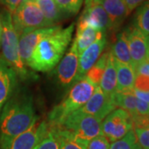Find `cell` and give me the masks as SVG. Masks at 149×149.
Masks as SVG:
<instances>
[{
	"mask_svg": "<svg viewBox=\"0 0 149 149\" xmlns=\"http://www.w3.org/2000/svg\"><path fill=\"white\" fill-rule=\"evenodd\" d=\"M35 115L32 95L27 91H15L0 113V149H7L11 143L30 128Z\"/></svg>",
	"mask_w": 149,
	"mask_h": 149,
	"instance_id": "1",
	"label": "cell"
},
{
	"mask_svg": "<svg viewBox=\"0 0 149 149\" xmlns=\"http://www.w3.org/2000/svg\"><path fill=\"white\" fill-rule=\"evenodd\" d=\"M74 30V23L59 28L41 40L35 47L27 66L39 72L51 71L64 56Z\"/></svg>",
	"mask_w": 149,
	"mask_h": 149,
	"instance_id": "2",
	"label": "cell"
},
{
	"mask_svg": "<svg viewBox=\"0 0 149 149\" xmlns=\"http://www.w3.org/2000/svg\"><path fill=\"white\" fill-rule=\"evenodd\" d=\"M97 87L87 78L76 82L65 95L60 104L54 107L48 113L47 122L50 128H59L65 119L86 104Z\"/></svg>",
	"mask_w": 149,
	"mask_h": 149,
	"instance_id": "3",
	"label": "cell"
},
{
	"mask_svg": "<svg viewBox=\"0 0 149 149\" xmlns=\"http://www.w3.org/2000/svg\"><path fill=\"white\" fill-rule=\"evenodd\" d=\"M3 33L1 40L2 56L6 62L16 71L19 80L27 81L35 76L31 74L23 64L19 53V35L16 31L13 22V17L10 12L5 9L0 13Z\"/></svg>",
	"mask_w": 149,
	"mask_h": 149,
	"instance_id": "4",
	"label": "cell"
},
{
	"mask_svg": "<svg viewBox=\"0 0 149 149\" xmlns=\"http://www.w3.org/2000/svg\"><path fill=\"white\" fill-rule=\"evenodd\" d=\"M101 125L102 121L97 118L75 111L65 119L62 125L54 128L79 143L88 145L92 139L102 135Z\"/></svg>",
	"mask_w": 149,
	"mask_h": 149,
	"instance_id": "5",
	"label": "cell"
},
{
	"mask_svg": "<svg viewBox=\"0 0 149 149\" xmlns=\"http://www.w3.org/2000/svg\"><path fill=\"white\" fill-rule=\"evenodd\" d=\"M12 17L13 26L19 37L37 29L53 27L47 21L34 0H23Z\"/></svg>",
	"mask_w": 149,
	"mask_h": 149,
	"instance_id": "6",
	"label": "cell"
},
{
	"mask_svg": "<svg viewBox=\"0 0 149 149\" xmlns=\"http://www.w3.org/2000/svg\"><path fill=\"white\" fill-rule=\"evenodd\" d=\"M79 53L72 43L68 52L65 54L52 73L55 83L61 91L68 92L74 85V80L78 70Z\"/></svg>",
	"mask_w": 149,
	"mask_h": 149,
	"instance_id": "7",
	"label": "cell"
},
{
	"mask_svg": "<svg viewBox=\"0 0 149 149\" xmlns=\"http://www.w3.org/2000/svg\"><path fill=\"white\" fill-rule=\"evenodd\" d=\"M132 129L133 118L122 109H114L102 121V135L110 143L123 139Z\"/></svg>",
	"mask_w": 149,
	"mask_h": 149,
	"instance_id": "8",
	"label": "cell"
},
{
	"mask_svg": "<svg viewBox=\"0 0 149 149\" xmlns=\"http://www.w3.org/2000/svg\"><path fill=\"white\" fill-rule=\"evenodd\" d=\"M77 24L88 26L102 32H107L110 30V22L102 4L92 0H85V8Z\"/></svg>",
	"mask_w": 149,
	"mask_h": 149,
	"instance_id": "9",
	"label": "cell"
},
{
	"mask_svg": "<svg viewBox=\"0 0 149 149\" xmlns=\"http://www.w3.org/2000/svg\"><path fill=\"white\" fill-rule=\"evenodd\" d=\"M49 125L46 120L41 121L36 116L30 128L14 139L7 149H33L47 134Z\"/></svg>",
	"mask_w": 149,
	"mask_h": 149,
	"instance_id": "10",
	"label": "cell"
},
{
	"mask_svg": "<svg viewBox=\"0 0 149 149\" xmlns=\"http://www.w3.org/2000/svg\"><path fill=\"white\" fill-rule=\"evenodd\" d=\"M116 109L112 96L105 95L100 86H97L91 99L77 111L90 114L103 121L108 114Z\"/></svg>",
	"mask_w": 149,
	"mask_h": 149,
	"instance_id": "11",
	"label": "cell"
},
{
	"mask_svg": "<svg viewBox=\"0 0 149 149\" xmlns=\"http://www.w3.org/2000/svg\"><path fill=\"white\" fill-rule=\"evenodd\" d=\"M127 37L130 56L133 68L148 58L149 36L145 35L136 27H129L124 30Z\"/></svg>",
	"mask_w": 149,
	"mask_h": 149,
	"instance_id": "12",
	"label": "cell"
},
{
	"mask_svg": "<svg viewBox=\"0 0 149 149\" xmlns=\"http://www.w3.org/2000/svg\"><path fill=\"white\" fill-rule=\"evenodd\" d=\"M107 45L106 35L97 39L88 48L79 56V64L77 74L74 78V85L85 77L87 71L95 64L96 61L101 56L103 52Z\"/></svg>",
	"mask_w": 149,
	"mask_h": 149,
	"instance_id": "13",
	"label": "cell"
},
{
	"mask_svg": "<svg viewBox=\"0 0 149 149\" xmlns=\"http://www.w3.org/2000/svg\"><path fill=\"white\" fill-rule=\"evenodd\" d=\"M61 27L60 25H56L53 27L40 28L34 30L32 32L22 34L19 37L18 44H19V53L23 64L27 66L34 49L41 40H42L44 37H47L49 34H52L54 32H56Z\"/></svg>",
	"mask_w": 149,
	"mask_h": 149,
	"instance_id": "14",
	"label": "cell"
},
{
	"mask_svg": "<svg viewBox=\"0 0 149 149\" xmlns=\"http://www.w3.org/2000/svg\"><path fill=\"white\" fill-rule=\"evenodd\" d=\"M18 76L16 71L0 58V113L5 104L8 101L18 85Z\"/></svg>",
	"mask_w": 149,
	"mask_h": 149,
	"instance_id": "15",
	"label": "cell"
},
{
	"mask_svg": "<svg viewBox=\"0 0 149 149\" xmlns=\"http://www.w3.org/2000/svg\"><path fill=\"white\" fill-rule=\"evenodd\" d=\"M104 9L110 22V30L117 31L128 15V8L124 0H103Z\"/></svg>",
	"mask_w": 149,
	"mask_h": 149,
	"instance_id": "16",
	"label": "cell"
},
{
	"mask_svg": "<svg viewBox=\"0 0 149 149\" xmlns=\"http://www.w3.org/2000/svg\"><path fill=\"white\" fill-rule=\"evenodd\" d=\"M114 64L117 73L116 92L132 93L134 89L135 70L132 65L120 62L114 59Z\"/></svg>",
	"mask_w": 149,
	"mask_h": 149,
	"instance_id": "17",
	"label": "cell"
},
{
	"mask_svg": "<svg viewBox=\"0 0 149 149\" xmlns=\"http://www.w3.org/2000/svg\"><path fill=\"white\" fill-rule=\"evenodd\" d=\"M104 35H106V32L97 31L88 26L77 24L75 37L72 43L75 46L79 55H80L86 48L89 47L92 43Z\"/></svg>",
	"mask_w": 149,
	"mask_h": 149,
	"instance_id": "18",
	"label": "cell"
},
{
	"mask_svg": "<svg viewBox=\"0 0 149 149\" xmlns=\"http://www.w3.org/2000/svg\"><path fill=\"white\" fill-rule=\"evenodd\" d=\"M99 86L107 95L112 96L116 92L117 73H116V67L114 64V57L113 56L110 50L109 51L106 66L103 73Z\"/></svg>",
	"mask_w": 149,
	"mask_h": 149,
	"instance_id": "19",
	"label": "cell"
},
{
	"mask_svg": "<svg viewBox=\"0 0 149 149\" xmlns=\"http://www.w3.org/2000/svg\"><path fill=\"white\" fill-rule=\"evenodd\" d=\"M133 130L142 149H149V116L133 118Z\"/></svg>",
	"mask_w": 149,
	"mask_h": 149,
	"instance_id": "20",
	"label": "cell"
},
{
	"mask_svg": "<svg viewBox=\"0 0 149 149\" xmlns=\"http://www.w3.org/2000/svg\"><path fill=\"white\" fill-rule=\"evenodd\" d=\"M42 12L47 21L52 25L56 26L66 17L60 10L55 0H34Z\"/></svg>",
	"mask_w": 149,
	"mask_h": 149,
	"instance_id": "21",
	"label": "cell"
},
{
	"mask_svg": "<svg viewBox=\"0 0 149 149\" xmlns=\"http://www.w3.org/2000/svg\"><path fill=\"white\" fill-rule=\"evenodd\" d=\"M110 52L115 60L133 65L125 31H123L118 34L116 41L112 46Z\"/></svg>",
	"mask_w": 149,
	"mask_h": 149,
	"instance_id": "22",
	"label": "cell"
},
{
	"mask_svg": "<svg viewBox=\"0 0 149 149\" xmlns=\"http://www.w3.org/2000/svg\"><path fill=\"white\" fill-rule=\"evenodd\" d=\"M112 99L115 106L119 107L120 109L128 112L132 118L138 116L136 111L137 98L133 95V93L115 92L112 95Z\"/></svg>",
	"mask_w": 149,
	"mask_h": 149,
	"instance_id": "23",
	"label": "cell"
},
{
	"mask_svg": "<svg viewBox=\"0 0 149 149\" xmlns=\"http://www.w3.org/2000/svg\"><path fill=\"white\" fill-rule=\"evenodd\" d=\"M108 56H109V51L102 54L101 56L96 61L95 64L87 71V73L85 75V78H87L91 83H93L96 86L100 85L102 75L106 66Z\"/></svg>",
	"mask_w": 149,
	"mask_h": 149,
	"instance_id": "24",
	"label": "cell"
},
{
	"mask_svg": "<svg viewBox=\"0 0 149 149\" xmlns=\"http://www.w3.org/2000/svg\"><path fill=\"white\" fill-rule=\"evenodd\" d=\"M134 27L149 36V0L139 7L135 15Z\"/></svg>",
	"mask_w": 149,
	"mask_h": 149,
	"instance_id": "25",
	"label": "cell"
},
{
	"mask_svg": "<svg viewBox=\"0 0 149 149\" xmlns=\"http://www.w3.org/2000/svg\"><path fill=\"white\" fill-rule=\"evenodd\" d=\"M33 149H60V137L56 129L49 127L47 134Z\"/></svg>",
	"mask_w": 149,
	"mask_h": 149,
	"instance_id": "26",
	"label": "cell"
},
{
	"mask_svg": "<svg viewBox=\"0 0 149 149\" xmlns=\"http://www.w3.org/2000/svg\"><path fill=\"white\" fill-rule=\"evenodd\" d=\"M85 0H55L60 10L66 17L76 15Z\"/></svg>",
	"mask_w": 149,
	"mask_h": 149,
	"instance_id": "27",
	"label": "cell"
},
{
	"mask_svg": "<svg viewBox=\"0 0 149 149\" xmlns=\"http://www.w3.org/2000/svg\"><path fill=\"white\" fill-rule=\"evenodd\" d=\"M109 149H142L132 129L123 139L110 144Z\"/></svg>",
	"mask_w": 149,
	"mask_h": 149,
	"instance_id": "28",
	"label": "cell"
},
{
	"mask_svg": "<svg viewBox=\"0 0 149 149\" xmlns=\"http://www.w3.org/2000/svg\"><path fill=\"white\" fill-rule=\"evenodd\" d=\"M57 133L60 137V149H87V145L79 143L59 131Z\"/></svg>",
	"mask_w": 149,
	"mask_h": 149,
	"instance_id": "29",
	"label": "cell"
},
{
	"mask_svg": "<svg viewBox=\"0 0 149 149\" xmlns=\"http://www.w3.org/2000/svg\"><path fill=\"white\" fill-rule=\"evenodd\" d=\"M109 147L110 142L104 135H100L88 143L87 149H109Z\"/></svg>",
	"mask_w": 149,
	"mask_h": 149,
	"instance_id": "30",
	"label": "cell"
},
{
	"mask_svg": "<svg viewBox=\"0 0 149 149\" xmlns=\"http://www.w3.org/2000/svg\"><path fill=\"white\" fill-rule=\"evenodd\" d=\"M134 89L143 92L149 91V77L143 74H136L134 80Z\"/></svg>",
	"mask_w": 149,
	"mask_h": 149,
	"instance_id": "31",
	"label": "cell"
},
{
	"mask_svg": "<svg viewBox=\"0 0 149 149\" xmlns=\"http://www.w3.org/2000/svg\"><path fill=\"white\" fill-rule=\"evenodd\" d=\"M136 111L138 115L149 116V104L139 100L137 99L136 102Z\"/></svg>",
	"mask_w": 149,
	"mask_h": 149,
	"instance_id": "32",
	"label": "cell"
},
{
	"mask_svg": "<svg viewBox=\"0 0 149 149\" xmlns=\"http://www.w3.org/2000/svg\"><path fill=\"white\" fill-rule=\"evenodd\" d=\"M22 1L23 0H0V3L4 6L7 10L13 14Z\"/></svg>",
	"mask_w": 149,
	"mask_h": 149,
	"instance_id": "33",
	"label": "cell"
},
{
	"mask_svg": "<svg viewBox=\"0 0 149 149\" xmlns=\"http://www.w3.org/2000/svg\"><path fill=\"white\" fill-rule=\"evenodd\" d=\"M134 70L136 74H143L149 77V58H147L143 62L137 65Z\"/></svg>",
	"mask_w": 149,
	"mask_h": 149,
	"instance_id": "34",
	"label": "cell"
},
{
	"mask_svg": "<svg viewBox=\"0 0 149 149\" xmlns=\"http://www.w3.org/2000/svg\"><path fill=\"white\" fill-rule=\"evenodd\" d=\"M124 1H125V3L127 6V8H128V14H129L135 8H139V6H141L143 3L148 0H124Z\"/></svg>",
	"mask_w": 149,
	"mask_h": 149,
	"instance_id": "35",
	"label": "cell"
},
{
	"mask_svg": "<svg viewBox=\"0 0 149 149\" xmlns=\"http://www.w3.org/2000/svg\"><path fill=\"white\" fill-rule=\"evenodd\" d=\"M132 93H133V95L135 96L138 100L149 104V91L148 92H143V91H140L133 89Z\"/></svg>",
	"mask_w": 149,
	"mask_h": 149,
	"instance_id": "36",
	"label": "cell"
},
{
	"mask_svg": "<svg viewBox=\"0 0 149 149\" xmlns=\"http://www.w3.org/2000/svg\"><path fill=\"white\" fill-rule=\"evenodd\" d=\"M2 33H3V24L0 17V49H1V40H2Z\"/></svg>",
	"mask_w": 149,
	"mask_h": 149,
	"instance_id": "37",
	"label": "cell"
},
{
	"mask_svg": "<svg viewBox=\"0 0 149 149\" xmlns=\"http://www.w3.org/2000/svg\"><path fill=\"white\" fill-rule=\"evenodd\" d=\"M93 2H95V3H101L102 1L103 0H92Z\"/></svg>",
	"mask_w": 149,
	"mask_h": 149,
	"instance_id": "38",
	"label": "cell"
},
{
	"mask_svg": "<svg viewBox=\"0 0 149 149\" xmlns=\"http://www.w3.org/2000/svg\"><path fill=\"white\" fill-rule=\"evenodd\" d=\"M148 58H149V45H148Z\"/></svg>",
	"mask_w": 149,
	"mask_h": 149,
	"instance_id": "39",
	"label": "cell"
}]
</instances>
